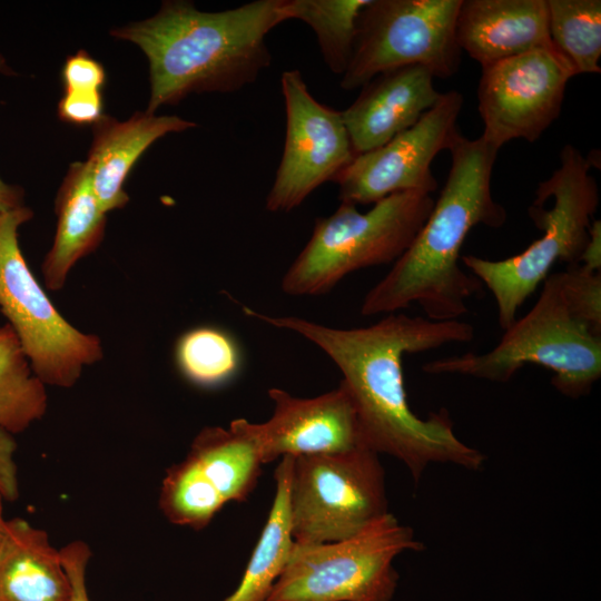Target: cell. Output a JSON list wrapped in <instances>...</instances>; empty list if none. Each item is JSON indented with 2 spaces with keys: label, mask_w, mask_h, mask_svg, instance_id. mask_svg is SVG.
Listing matches in <instances>:
<instances>
[{
  "label": "cell",
  "mask_w": 601,
  "mask_h": 601,
  "mask_svg": "<svg viewBox=\"0 0 601 601\" xmlns=\"http://www.w3.org/2000/svg\"><path fill=\"white\" fill-rule=\"evenodd\" d=\"M244 312L318 346L343 375L341 383L355 405L366 445L377 454L398 459L415 482L432 463L471 471L483 466L485 455L457 437L445 410L426 418L413 413L402 366L406 354L472 341V324L393 313L370 326L343 329L296 316H269L247 307Z\"/></svg>",
  "instance_id": "cell-1"
},
{
  "label": "cell",
  "mask_w": 601,
  "mask_h": 601,
  "mask_svg": "<svg viewBox=\"0 0 601 601\" xmlns=\"http://www.w3.org/2000/svg\"><path fill=\"white\" fill-rule=\"evenodd\" d=\"M451 168L424 225L391 270L365 295L361 314H393L418 304L432 321H455L482 283L461 266V249L477 225L502 227L508 214L491 188L500 149L482 136L455 134L449 149Z\"/></svg>",
  "instance_id": "cell-2"
},
{
  "label": "cell",
  "mask_w": 601,
  "mask_h": 601,
  "mask_svg": "<svg viewBox=\"0 0 601 601\" xmlns=\"http://www.w3.org/2000/svg\"><path fill=\"white\" fill-rule=\"evenodd\" d=\"M288 20L285 0L199 11L188 1H165L149 19L110 31L135 42L149 61L147 112L189 93L233 92L254 82L272 61L267 33Z\"/></svg>",
  "instance_id": "cell-3"
},
{
  "label": "cell",
  "mask_w": 601,
  "mask_h": 601,
  "mask_svg": "<svg viewBox=\"0 0 601 601\" xmlns=\"http://www.w3.org/2000/svg\"><path fill=\"white\" fill-rule=\"evenodd\" d=\"M593 164L591 156H583L574 146L562 148L560 166L535 190V196L552 199L551 207L535 199L529 207L543 234L524 252L500 260L462 255L464 266L493 295L502 329L515 322L520 307L556 262L579 264L599 205L598 185L590 174Z\"/></svg>",
  "instance_id": "cell-4"
},
{
  "label": "cell",
  "mask_w": 601,
  "mask_h": 601,
  "mask_svg": "<svg viewBox=\"0 0 601 601\" xmlns=\"http://www.w3.org/2000/svg\"><path fill=\"white\" fill-rule=\"evenodd\" d=\"M528 364L551 371L552 385L571 398L588 395L601 376V334L572 309L560 272L543 280L533 307L504 331L492 349L434 359L422 370L506 383Z\"/></svg>",
  "instance_id": "cell-5"
},
{
  "label": "cell",
  "mask_w": 601,
  "mask_h": 601,
  "mask_svg": "<svg viewBox=\"0 0 601 601\" xmlns=\"http://www.w3.org/2000/svg\"><path fill=\"white\" fill-rule=\"evenodd\" d=\"M434 199L423 191L392 194L366 213L341 203L328 217L317 218L313 234L282 279L290 296L328 293L348 274L394 263L428 217Z\"/></svg>",
  "instance_id": "cell-6"
},
{
  "label": "cell",
  "mask_w": 601,
  "mask_h": 601,
  "mask_svg": "<svg viewBox=\"0 0 601 601\" xmlns=\"http://www.w3.org/2000/svg\"><path fill=\"white\" fill-rule=\"evenodd\" d=\"M423 548L390 512L344 540L295 543L265 601H391L398 581L394 559Z\"/></svg>",
  "instance_id": "cell-7"
},
{
  "label": "cell",
  "mask_w": 601,
  "mask_h": 601,
  "mask_svg": "<svg viewBox=\"0 0 601 601\" xmlns=\"http://www.w3.org/2000/svg\"><path fill=\"white\" fill-rule=\"evenodd\" d=\"M32 210L0 213V311L14 331L35 375L46 385L68 388L87 365L102 358L100 338L72 326L59 313L30 270L18 243V228Z\"/></svg>",
  "instance_id": "cell-8"
},
{
  "label": "cell",
  "mask_w": 601,
  "mask_h": 601,
  "mask_svg": "<svg viewBox=\"0 0 601 601\" xmlns=\"http://www.w3.org/2000/svg\"><path fill=\"white\" fill-rule=\"evenodd\" d=\"M288 502L296 544L335 542L358 533L388 512L378 454L361 447L294 457Z\"/></svg>",
  "instance_id": "cell-9"
},
{
  "label": "cell",
  "mask_w": 601,
  "mask_h": 601,
  "mask_svg": "<svg viewBox=\"0 0 601 601\" xmlns=\"http://www.w3.org/2000/svg\"><path fill=\"white\" fill-rule=\"evenodd\" d=\"M462 0H371L361 11L353 55L341 87H364L377 75L422 66L434 78L461 62L456 20Z\"/></svg>",
  "instance_id": "cell-10"
},
{
  "label": "cell",
  "mask_w": 601,
  "mask_h": 601,
  "mask_svg": "<svg viewBox=\"0 0 601 601\" xmlns=\"http://www.w3.org/2000/svg\"><path fill=\"white\" fill-rule=\"evenodd\" d=\"M263 464L245 418L228 428L207 426L194 439L187 456L166 472L159 508L176 525L200 530L230 501H245Z\"/></svg>",
  "instance_id": "cell-11"
},
{
  "label": "cell",
  "mask_w": 601,
  "mask_h": 601,
  "mask_svg": "<svg viewBox=\"0 0 601 601\" xmlns=\"http://www.w3.org/2000/svg\"><path fill=\"white\" fill-rule=\"evenodd\" d=\"M571 65L554 48L528 51L482 67L477 89L481 135L500 149L538 140L561 114Z\"/></svg>",
  "instance_id": "cell-12"
},
{
  "label": "cell",
  "mask_w": 601,
  "mask_h": 601,
  "mask_svg": "<svg viewBox=\"0 0 601 601\" xmlns=\"http://www.w3.org/2000/svg\"><path fill=\"white\" fill-rule=\"evenodd\" d=\"M286 109V138L279 167L266 198V209L287 213L325 181L336 177L355 154L342 111L318 102L298 70L280 78Z\"/></svg>",
  "instance_id": "cell-13"
},
{
  "label": "cell",
  "mask_w": 601,
  "mask_h": 601,
  "mask_svg": "<svg viewBox=\"0 0 601 601\" xmlns=\"http://www.w3.org/2000/svg\"><path fill=\"white\" fill-rule=\"evenodd\" d=\"M462 107L461 92H442L415 125L384 146L356 156L334 180L341 203L367 205L401 191H435L437 180L431 164L440 151L449 149L459 131Z\"/></svg>",
  "instance_id": "cell-14"
},
{
  "label": "cell",
  "mask_w": 601,
  "mask_h": 601,
  "mask_svg": "<svg viewBox=\"0 0 601 601\" xmlns=\"http://www.w3.org/2000/svg\"><path fill=\"white\" fill-rule=\"evenodd\" d=\"M270 418L250 423L263 464L283 456L337 454L366 445L358 415L346 387L303 398L273 387ZM370 449V447H368Z\"/></svg>",
  "instance_id": "cell-15"
},
{
  "label": "cell",
  "mask_w": 601,
  "mask_h": 601,
  "mask_svg": "<svg viewBox=\"0 0 601 601\" xmlns=\"http://www.w3.org/2000/svg\"><path fill=\"white\" fill-rule=\"evenodd\" d=\"M434 76L422 66H406L382 72L362 87L344 111L355 157L387 144L408 129L441 98Z\"/></svg>",
  "instance_id": "cell-16"
},
{
  "label": "cell",
  "mask_w": 601,
  "mask_h": 601,
  "mask_svg": "<svg viewBox=\"0 0 601 601\" xmlns=\"http://www.w3.org/2000/svg\"><path fill=\"white\" fill-rule=\"evenodd\" d=\"M456 38L482 67L542 48L549 36L548 0H462Z\"/></svg>",
  "instance_id": "cell-17"
},
{
  "label": "cell",
  "mask_w": 601,
  "mask_h": 601,
  "mask_svg": "<svg viewBox=\"0 0 601 601\" xmlns=\"http://www.w3.org/2000/svg\"><path fill=\"white\" fill-rule=\"evenodd\" d=\"M196 124L177 116L135 112L119 121L108 115L93 124V139L86 161L101 210L122 208L129 200L124 183L142 152L169 132H180Z\"/></svg>",
  "instance_id": "cell-18"
},
{
  "label": "cell",
  "mask_w": 601,
  "mask_h": 601,
  "mask_svg": "<svg viewBox=\"0 0 601 601\" xmlns=\"http://www.w3.org/2000/svg\"><path fill=\"white\" fill-rule=\"evenodd\" d=\"M60 550L45 530L14 518L0 531V601H71Z\"/></svg>",
  "instance_id": "cell-19"
},
{
  "label": "cell",
  "mask_w": 601,
  "mask_h": 601,
  "mask_svg": "<svg viewBox=\"0 0 601 601\" xmlns=\"http://www.w3.org/2000/svg\"><path fill=\"white\" fill-rule=\"evenodd\" d=\"M57 230L42 263L48 289L60 290L76 263L104 239L106 214L95 196L88 164L73 162L56 197Z\"/></svg>",
  "instance_id": "cell-20"
},
{
  "label": "cell",
  "mask_w": 601,
  "mask_h": 601,
  "mask_svg": "<svg viewBox=\"0 0 601 601\" xmlns=\"http://www.w3.org/2000/svg\"><path fill=\"white\" fill-rule=\"evenodd\" d=\"M294 456H283L275 470L276 492L240 583L223 601H265L292 555L288 490Z\"/></svg>",
  "instance_id": "cell-21"
},
{
  "label": "cell",
  "mask_w": 601,
  "mask_h": 601,
  "mask_svg": "<svg viewBox=\"0 0 601 601\" xmlns=\"http://www.w3.org/2000/svg\"><path fill=\"white\" fill-rule=\"evenodd\" d=\"M45 384L35 375L20 342L7 323L0 326V428L23 432L46 413Z\"/></svg>",
  "instance_id": "cell-22"
},
{
  "label": "cell",
  "mask_w": 601,
  "mask_h": 601,
  "mask_svg": "<svg viewBox=\"0 0 601 601\" xmlns=\"http://www.w3.org/2000/svg\"><path fill=\"white\" fill-rule=\"evenodd\" d=\"M548 12L551 43L575 76L600 73L601 1L548 0Z\"/></svg>",
  "instance_id": "cell-23"
},
{
  "label": "cell",
  "mask_w": 601,
  "mask_h": 601,
  "mask_svg": "<svg viewBox=\"0 0 601 601\" xmlns=\"http://www.w3.org/2000/svg\"><path fill=\"white\" fill-rule=\"evenodd\" d=\"M371 0H285L287 19H299L315 32L327 67L343 75L357 33L361 11Z\"/></svg>",
  "instance_id": "cell-24"
},
{
  "label": "cell",
  "mask_w": 601,
  "mask_h": 601,
  "mask_svg": "<svg viewBox=\"0 0 601 601\" xmlns=\"http://www.w3.org/2000/svg\"><path fill=\"white\" fill-rule=\"evenodd\" d=\"M179 372L190 383L215 387L230 381L239 371L242 355L231 335L214 326H199L184 333L175 346Z\"/></svg>",
  "instance_id": "cell-25"
},
{
  "label": "cell",
  "mask_w": 601,
  "mask_h": 601,
  "mask_svg": "<svg viewBox=\"0 0 601 601\" xmlns=\"http://www.w3.org/2000/svg\"><path fill=\"white\" fill-rule=\"evenodd\" d=\"M560 274L565 296L574 313L601 334V273L575 264Z\"/></svg>",
  "instance_id": "cell-26"
},
{
  "label": "cell",
  "mask_w": 601,
  "mask_h": 601,
  "mask_svg": "<svg viewBox=\"0 0 601 601\" xmlns=\"http://www.w3.org/2000/svg\"><path fill=\"white\" fill-rule=\"evenodd\" d=\"M61 77L63 90L75 92L101 91L106 81L102 65L85 50H80L66 59Z\"/></svg>",
  "instance_id": "cell-27"
},
{
  "label": "cell",
  "mask_w": 601,
  "mask_h": 601,
  "mask_svg": "<svg viewBox=\"0 0 601 601\" xmlns=\"http://www.w3.org/2000/svg\"><path fill=\"white\" fill-rule=\"evenodd\" d=\"M102 111L101 91H63V96L58 104L59 119L73 125L95 124L102 117Z\"/></svg>",
  "instance_id": "cell-28"
},
{
  "label": "cell",
  "mask_w": 601,
  "mask_h": 601,
  "mask_svg": "<svg viewBox=\"0 0 601 601\" xmlns=\"http://www.w3.org/2000/svg\"><path fill=\"white\" fill-rule=\"evenodd\" d=\"M60 554L72 583L71 601H90L86 585V571L91 556L88 544L82 541L70 542L60 549Z\"/></svg>",
  "instance_id": "cell-29"
},
{
  "label": "cell",
  "mask_w": 601,
  "mask_h": 601,
  "mask_svg": "<svg viewBox=\"0 0 601 601\" xmlns=\"http://www.w3.org/2000/svg\"><path fill=\"white\" fill-rule=\"evenodd\" d=\"M16 450L13 435L0 428V494L4 501H14L19 495Z\"/></svg>",
  "instance_id": "cell-30"
},
{
  "label": "cell",
  "mask_w": 601,
  "mask_h": 601,
  "mask_svg": "<svg viewBox=\"0 0 601 601\" xmlns=\"http://www.w3.org/2000/svg\"><path fill=\"white\" fill-rule=\"evenodd\" d=\"M580 265L601 273V220L593 219L589 228V239L581 254Z\"/></svg>",
  "instance_id": "cell-31"
},
{
  "label": "cell",
  "mask_w": 601,
  "mask_h": 601,
  "mask_svg": "<svg viewBox=\"0 0 601 601\" xmlns=\"http://www.w3.org/2000/svg\"><path fill=\"white\" fill-rule=\"evenodd\" d=\"M4 60L0 56V70H3ZM23 191L18 186L6 184L0 178V213L22 206Z\"/></svg>",
  "instance_id": "cell-32"
},
{
  "label": "cell",
  "mask_w": 601,
  "mask_h": 601,
  "mask_svg": "<svg viewBox=\"0 0 601 601\" xmlns=\"http://www.w3.org/2000/svg\"><path fill=\"white\" fill-rule=\"evenodd\" d=\"M3 496L0 494V531H1V528L4 523V519H3Z\"/></svg>",
  "instance_id": "cell-33"
}]
</instances>
